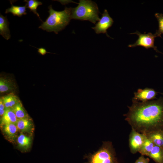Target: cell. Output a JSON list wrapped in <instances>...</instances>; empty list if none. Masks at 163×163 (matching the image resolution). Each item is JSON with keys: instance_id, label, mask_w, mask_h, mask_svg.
Here are the masks:
<instances>
[{"instance_id": "6da1fadb", "label": "cell", "mask_w": 163, "mask_h": 163, "mask_svg": "<svg viewBox=\"0 0 163 163\" xmlns=\"http://www.w3.org/2000/svg\"><path fill=\"white\" fill-rule=\"evenodd\" d=\"M132 102L124 115L132 128L145 135L152 131L163 130V97L145 102Z\"/></svg>"}, {"instance_id": "7a4b0ae2", "label": "cell", "mask_w": 163, "mask_h": 163, "mask_svg": "<svg viewBox=\"0 0 163 163\" xmlns=\"http://www.w3.org/2000/svg\"><path fill=\"white\" fill-rule=\"evenodd\" d=\"M48 8L49 15L39 28L58 34L59 31L65 28L72 19V8L66 7L64 10L60 11L54 10L51 5L49 6Z\"/></svg>"}, {"instance_id": "3957f363", "label": "cell", "mask_w": 163, "mask_h": 163, "mask_svg": "<svg viewBox=\"0 0 163 163\" xmlns=\"http://www.w3.org/2000/svg\"><path fill=\"white\" fill-rule=\"evenodd\" d=\"M96 4L91 0H80L78 5L72 8L71 19L88 21L95 24L100 18Z\"/></svg>"}, {"instance_id": "277c9868", "label": "cell", "mask_w": 163, "mask_h": 163, "mask_svg": "<svg viewBox=\"0 0 163 163\" xmlns=\"http://www.w3.org/2000/svg\"><path fill=\"white\" fill-rule=\"evenodd\" d=\"M86 163H119L111 142L104 141L100 149L93 154L86 155Z\"/></svg>"}, {"instance_id": "5b68a950", "label": "cell", "mask_w": 163, "mask_h": 163, "mask_svg": "<svg viewBox=\"0 0 163 163\" xmlns=\"http://www.w3.org/2000/svg\"><path fill=\"white\" fill-rule=\"evenodd\" d=\"M130 34H136L138 36L139 38L136 42L132 44H129L128 47H134L137 46H142L146 49L153 48L157 52L163 53L159 51L157 49V47L155 46V39L157 37L155 34H152L151 33L147 34H141L136 31L135 32Z\"/></svg>"}, {"instance_id": "8992f818", "label": "cell", "mask_w": 163, "mask_h": 163, "mask_svg": "<svg viewBox=\"0 0 163 163\" xmlns=\"http://www.w3.org/2000/svg\"><path fill=\"white\" fill-rule=\"evenodd\" d=\"M146 138L145 134L138 133L132 128L129 138V145L131 152L135 154L139 152Z\"/></svg>"}, {"instance_id": "52a82bcc", "label": "cell", "mask_w": 163, "mask_h": 163, "mask_svg": "<svg viewBox=\"0 0 163 163\" xmlns=\"http://www.w3.org/2000/svg\"><path fill=\"white\" fill-rule=\"evenodd\" d=\"M113 22V19L110 16L107 10L105 9L101 18L95 26L92 28L97 34H106L108 37H110L107 34V30L112 26Z\"/></svg>"}, {"instance_id": "ba28073f", "label": "cell", "mask_w": 163, "mask_h": 163, "mask_svg": "<svg viewBox=\"0 0 163 163\" xmlns=\"http://www.w3.org/2000/svg\"><path fill=\"white\" fill-rule=\"evenodd\" d=\"M157 92L153 89L146 88L143 89H139L134 93L132 101L145 102L156 98Z\"/></svg>"}, {"instance_id": "9c48e42d", "label": "cell", "mask_w": 163, "mask_h": 163, "mask_svg": "<svg viewBox=\"0 0 163 163\" xmlns=\"http://www.w3.org/2000/svg\"><path fill=\"white\" fill-rule=\"evenodd\" d=\"M146 136L155 145L163 149V130L160 129L152 131L147 134Z\"/></svg>"}, {"instance_id": "30bf717a", "label": "cell", "mask_w": 163, "mask_h": 163, "mask_svg": "<svg viewBox=\"0 0 163 163\" xmlns=\"http://www.w3.org/2000/svg\"><path fill=\"white\" fill-rule=\"evenodd\" d=\"M18 120L12 108H6L5 112L1 120V125L4 126L9 123L16 124Z\"/></svg>"}, {"instance_id": "8fae6325", "label": "cell", "mask_w": 163, "mask_h": 163, "mask_svg": "<svg viewBox=\"0 0 163 163\" xmlns=\"http://www.w3.org/2000/svg\"><path fill=\"white\" fill-rule=\"evenodd\" d=\"M9 24L6 16L4 17L0 14V34L7 40H8L11 37Z\"/></svg>"}, {"instance_id": "7c38bea8", "label": "cell", "mask_w": 163, "mask_h": 163, "mask_svg": "<svg viewBox=\"0 0 163 163\" xmlns=\"http://www.w3.org/2000/svg\"><path fill=\"white\" fill-rule=\"evenodd\" d=\"M148 156L156 163H163V149L155 145Z\"/></svg>"}, {"instance_id": "4fadbf2b", "label": "cell", "mask_w": 163, "mask_h": 163, "mask_svg": "<svg viewBox=\"0 0 163 163\" xmlns=\"http://www.w3.org/2000/svg\"><path fill=\"white\" fill-rule=\"evenodd\" d=\"M11 6L10 8L6 9L5 13H11L14 16L21 17L22 15L27 14L26 9L27 8V5L24 6L14 5L12 4L11 2L10 1Z\"/></svg>"}, {"instance_id": "5bb4252c", "label": "cell", "mask_w": 163, "mask_h": 163, "mask_svg": "<svg viewBox=\"0 0 163 163\" xmlns=\"http://www.w3.org/2000/svg\"><path fill=\"white\" fill-rule=\"evenodd\" d=\"M16 125L18 129L23 132H30L33 127V124L28 118L18 120Z\"/></svg>"}, {"instance_id": "9a60e30c", "label": "cell", "mask_w": 163, "mask_h": 163, "mask_svg": "<svg viewBox=\"0 0 163 163\" xmlns=\"http://www.w3.org/2000/svg\"><path fill=\"white\" fill-rule=\"evenodd\" d=\"M6 108H12L17 104L21 102L15 95L10 94L1 97Z\"/></svg>"}, {"instance_id": "2e32d148", "label": "cell", "mask_w": 163, "mask_h": 163, "mask_svg": "<svg viewBox=\"0 0 163 163\" xmlns=\"http://www.w3.org/2000/svg\"><path fill=\"white\" fill-rule=\"evenodd\" d=\"M15 86L13 83L8 79L1 77L0 79V92L1 93L8 92L13 90Z\"/></svg>"}, {"instance_id": "e0dca14e", "label": "cell", "mask_w": 163, "mask_h": 163, "mask_svg": "<svg viewBox=\"0 0 163 163\" xmlns=\"http://www.w3.org/2000/svg\"><path fill=\"white\" fill-rule=\"evenodd\" d=\"M154 146L155 145L152 142L146 137L139 152L142 155L148 156Z\"/></svg>"}, {"instance_id": "ac0fdd59", "label": "cell", "mask_w": 163, "mask_h": 163, "mask_svg": "<svg viewBox=\"0 0 163 163\" xmlns=\"http://www.w3.org/2000/svg\"><path fill=\"white\" fill-rule=\"evenodd\" d=\"M3 128L4 132L8 137L14 138L16 137L18 130L16 124H6L3 126Z\"/></svg>"}, {"instance_id": "d6986e66", "label": "cell", "mask_w": 163, "mask_h": 163, "mask_svg": "<svg viewBox=\"0 0 163 163\" xmlns=\"http://www.w3.org/2000/svg\"><path fill=\"white\" fill-rule=\"evenodd\" d=\"M12 109L18 120L28 118V114L23 108L21 102L17 104Z\"/></svg>"}, {"instance_id": "ffe728a7", "label": "cell", "mask_w": 163, "mask_h": 163, "mask_svg": "<svg viewBox=\"0 0 163 163\" xmlns=\"http://www.w3.org/2000/svg\"><path fill=\"white\" fill-rule=\"evenodd\" d=\"M24 1L26 2V4L27 5V8L30 10V11H31L36 14L40 20L43 22L40 19V15L37 11L38 7L40 5H42V3L41 2L36 0H25Z\"/></svg>"}, {"instance_id": "44dd1931", "label": "cell", "mask_w": 163, "mask_h": 163, "mask_svg": "<svg viewBox=\"0 0 163 163\" xmlns=\"http://www.w3.org/2000/svg\"><path fill=\"white\" fill-rule=\"evenodd\" d=\"M17 142L20 147L26 149L30 146L31 139L30 137L21 133L18 137Z\"/></svg>"}, {"instance_id": "7402d4cb", "label": "cell", "mask_w": 163, "mask_h": 163, "mask_svg": "<svg viewBox=\"0 0 163 163\" xmlns=\"http://www.w3.org/2000/svg\"><path fill=\"white\" fill-rule=\"evenodd\" d=\"M155 16L158 22V29L155 33L157 37H162L161 35L163 34V14L159 13H156Z\"/></svg>"}, {"instance_id": "603a6c76", "label": "cell", "mask_w": 163, "mask_h": 163, "mask_svg": "<svg viewBox=\"0 0 163 163\" xmlns=\"http://www.w3.org/2000/svg\"><path fill=\"white\" fill-rule=\"evenodd\" d=\"M150 160L149 158H145L141 155L136 161L135 163H149Z\"/></svg>"}, {"instance_id": "cb8c5ba5", "label": "cell", "mask_w": 163, "mask_h": 163, "mask_svg": "<svg viewBox=\"0 0 163 163\" xmlns=\"http://www.w3.org/2000/svg\"><path fill=\"white\" fill-rule=\"evenodd\" d=\"M6 110V108L1 98L0 99V115L2 117L4 114Z\"/></svg>"}, {"instance_id": "d4e9b609", "label": "cell", "mask_w": 163, "mask_h": 163, "mask_svg": "<svg viewBox=\"0 0 163 163\" xmlns=\"http://www.w3.org/2000/svg\"><path fill=\"white\" fill-rule=\"evenodd\" d=\"M35 48H37L36 47ZM38 49V52L39 53L42 55H44L46 53H51L46 51V49L43 48H37Z\"/></svg>"}, {"instance_id": "484cf974", "label": "cell", "mask_w": 163, "mask_h": 163, "mask_svg": "<svg viewBox=\"0 0 163 163\" xmlns=\"http://www.w3.org/2000/svg\"></svg>"}]
</instances>
